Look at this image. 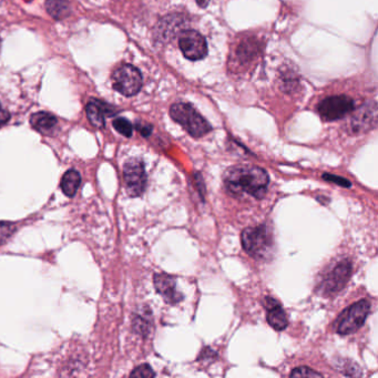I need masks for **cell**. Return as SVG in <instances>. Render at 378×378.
Instances as JSON below:
<instances>
[{
	"mask_svg": "<svg viewBox=\"0 0 378 378\" xmlns=\"http://www.w3.org/2000/svg\"><path fill=\"white\" fill-rule=\"evenodd\" d=\"M45 11L51 17L57 21H61L71 15L70 4L67 0H47L45 1Z\"/></svg>",
	"mask_w": 378,
	"mask_h": 378,
	"instance_id": "9a60e30c",
	"label": "cell"
},
{
	"mask_svg": "<svg viewBox=\"0 0 378 378\" xmlns=\"http://www.w3.org/2000/svg\"><path fill=\"white\" fill-rule=\"evenodd\" d=\"M223 183L227 193L233 198L250 197L261 200L266 195L270 177L263 168L239 164L230 167L225 172Z\"/></svg>",
	"mask_w": 378,
	"mask_h": 378,
	"instance_id": "6da1fadb",
	"label": "cell"
},
{
	"mask_svg": "<svg viewBox=\"0 0 378 378\" xmlns=\"http://www.w3.org/2000/svg\"><path fill=\"white\" fill-rule=\"evenodd\" d=\"M353 265L350 260L340 261L324 276L318 285V291L324 296H333L345 288L352 276Z\"/></svg>",
	"mask_w": 378,
	"mask_h": 378,
	"instance_id": "5b68a950",
	"label": "cell"
},
{
	"mask_svg": "<svg viewBox=\"0 0 378 378\" xmlns=\"http://www.w3.org/2000/svg\"><path fill=\"white\" fill-rule=\"evenodd\" d=\"M376 124H377V109L375 102H373L358 109L353 114L348 124V131L350 134H365L375 128Z\"/></svg>",
	"mask_w": 378,
	"mask_h": 378,
	"instance_id": "30bf717a",
	"label": "cell"
},
{
	"mask_svg": "<svg viewBox=\"0 0 378 378\" xmlns=\"http://www.w3.org/2000/svg\"><path fill=\"white\" fill-rule=\"evenodd\" d=\"M81 177L77 170H69L61 179V190L67 197H73L80 187Z\"/></svg>",
	"mask_w": 378,
	"mask_h": 378,
	"instance_id": "2e32d148",
	"label": "cell"
},
{
	"mask_svg": "<svg viewBox=\"0 0 378 378\" xmlns=\"http://www.w3.org/2000/svg\"><path fill=\"white\" fill-rule=\"evenodd\" d=\"M322 178L325 180V181L330 182V183L336 184L338 187H352V183H350V180L345 179V178L343 177H340V176H336V174L324 173L323 174Z\"/></svg>",
	"mask_w": 378,
	"mask_h": 378,
	"instance_id": "7402d4cb",
	"label": "cell"
},
{
	"mask_svg": "<svg viewBox=\"0 0 378 378\" xmlns=\"http://www.w3.org/2000/svg\"><path fill=\"white\" fill-rule=\"evenodd\" d=\"M290 376L291 377H323L322 374L314 371L312 368L306 367V366L294 368Z\"/></svg>",
	"mask_w": 378,
	"mask_h": 378,
	"instance_id": "ffe728a7",
	"label": "cell"
},
{
	"mask_svg": "<svg viewBox=\"0 0 378 378\" xmlns=\"http://www.w3.org/2000/svg\"><path fill=\"white\" fill-rule=\"evenodd\" d=\"M179 45L184 57L189 60H201L207 55V40L195 31H184L180 36Z\"/></svg>",
	"mask_w": 378,
	"mask_h": 378,
	"instance_id": "9c48e42d",
	"label": "cell"
},
{
	"mask_svg": "<svg viewBox=\"0 0 378 378\" xmlns=\"http://www.w3.org/2000/svg\"><path fill=\"white\" fill-rule=\"evenodd\" d=\"M151 314L149 315H136L134 320V328L141 335H149L151 328Z\"/></svg>",
	"mask_w": 378,
	"mask_h": 378,
	"instance_id": "ac0fdd59",
	"label": "cell"
},
{
	"mask_svg": "<svg viewBox=\"0 0 378 378\" xmlns=\"http://www.w3.org/2000/svg\"><path fill=\"white\" fill-rule=\"evenodd\" d=\"M114 128L119 134L126 136V138H130L132 136V132H134L131 122L124 118H117L114 122Z\"/></svg>",
	"mask_w": 378,
	"mask_h": 378,
	"instance_id": "d6986e66",
	"label": "cell"
},
{
	"mask_svg": "<svg viewBox=\"0 0 378 378\" xmlns=\"http://www.w3.org/2000/svg\"><path fill=\"white\" fill-rule=\"evenodd\" d=\"M86 112L89 122L92 126H96V128H104V118L114 116L117 114V110L114 107L109 106L106 102L97 100V99H91L87 104Z\"/></svg>",
	"mask_w": 378,
	"mask_h": 378,
	"instance_id": "4fadbf2b",
	"label": "cell"
},
{
	"mask_svg": "<svg viewBox=\"0 0 378 378\" xmlns=\"http://www.w3.org/2000/svg\"><path fill=\"white\" fill-rule=\"evenodd\" d=\"M15 227L11 223L0 222V245L7 241L13 235Z\"/></svg>",
	"mask_w": 378,
	"mask_h": 378,
	"instance_id": "603a6c76",
	"label": "cell"
},
{
	"mask_svg": "<svg viewBox=\"0 0 378 378\" xmlns=\"http://www.w3.org/2000/svg\"><path fill=\"white\" fill-rule=\"evenodd\" d=\"M170 114L174 122L193 138H201L212 130L209 122L190 104L178 102L173 104L170 109Z\"/></svg>",
	"mask_w": 378,
	"mask_h": 378,
	"instance_id": "3957f363",
	"label": "cell"
},
{
	"mask_svg": "<svg viewBox=\"0 0 378 378\" xmlns=\"http://www.w3.org/2000/svg\"><path fill=\"white\" fill-rule=\"evenodd\" d=\"M181 27V21L177 19L176 16L172 17L164 18L163 21L160 23V25L156 27V33L159 38L166 39L170 38V36H173L177 33Z\"/></svg>",
	"mask_w": 378,
	"mask_h": 378,
	"instance_id": "e0dca14e",
	"label": "cell"
},
{
	"mask_svg": "<svg viewBox=\"0 0 378 378\" xmlns=\"http://www.w3.org/2000/svg\"><path fill=\"white\" fill-rule=\"evenodd\" d=\"M130 376L136 378H152L156 377V373H154L151 366L148 365V364H142V365L134 368Z\"/></svg>",
	"mask_w": 378,
	"mask_h": 378,
	"instance_id": "44dd1931",
	"label": "cell"
},
{
	"mask_svg": "<svg viewBox=\"0 0 378 378\" xmlns=\"http://www.w3.org/2000/svg\"><path fill=\"white\" fill-rule=\"evenodd\" d=\"M154 288L170 306H177L183 301V294L177 288V280L166 273H156L153 276Z\"/></svg>",
	"mask_w": 378,
	"mask_h": 378,
	"instance_id": "8fae6325",
	"label": "cell"
},
{
	"mask_svg": "<svg viewBox=\"0 0 378 378\" xmlns=\"http://www.w3.org/2000/svg\"><path fill=\"white\" fill-rule=\"evenodd\" d=\"M197 3L200 7L205 8L207 5H209L210 0H197Z\"/></svg>",
	"mask_w": 378,
	"mask_h": 378,
	"instance_id": "4316f807",
	"label": "cell"
},
{
	"mask_svg": "<svg viewBox=\"0 0 378 378\" xmlns=\"http://www.w3.org/2000/svg\"><path fill=\"white\" fill-rule=\"evenodd\" d=\"M141 72L131 65H122L112 73V86L122 96L132 97L142 88Z\"/></svg>",
	"mask_w": 378,
	"mask_h": 378,
	"instance_id": "8992f818",
	"label": "cell"
},
{
	"mask_svg": "<svg viewBox=\"0 0 378 378\" xmlns=\"http://www.w3.org/2000/svg\"><path fill=\"white\" fill-rule=\"evenodd\" d=\"M9 119H11V114L0 104V126H3L6 122H8Z\"/></svg>",
	"mask_w": 378,
	"mask_h": 378,
	"instance_id": "484cf974",
	"label": "cell"
},
{
	"mask_svg": "<svg viewBox=\"0 0 378 378\" xmlns=\"http://www.w3.org/2000/svg\"><path fill=\"white\" fill-rule=\"evenodd\" d=\"M0 49H1V40H0Z\"/></svg>",
	"mask_w": 378,
	"mask_h": 378,
	"instance_id": "83f0119b",
	"label": "cell"
},
{
	"mask_svg": "<svg viewBox=\"0 0 378 378\" xmlns=\"http://www.w3.org/2000/svg\"><path fill=\"white\" fill-rule=\"evenodd\" d=\"M371 306L369 301L361 300L340 313V315L334 323V328L338 334L350 335L357 332L367 320V316L371 312Z\"/></svg>",
	"mask_w": 378,
	"mask_h": 378,
	"instance_id": "277c9868",
	"label": "cell"
},
{
	"mask_svg": "<svg viewBox=\"0 0 378 378\" xmlns=\"http://www.w3.org/2000/svg\"><path fill=\"white\" fill-rule=\"evenodd\" d=\"M241 242L245 252L254 260L269 261L274 252V241L270 227L265 225L247 227L241 235Z\"/></svg>",
	"mask_w": 378,
	"mask_h": 378,
	"instance_id": "7a4b0ae2",
	"label": "cell"
},
{
	"mask_svg": "<svg viewBox=\"0 0 378 378\" xmlns=\"http://www.w3.org/2000/svg\"><path fill=\"white\" fill-rule=\"evenodd\" d=\"M263 306L266 310L267 323L273 330L281 332V330H284L285 328H288V316L278 301L266 296L263 301Z\"/></svg>",
	"mask_w": 378,
	"mask_h": 378,
	"instance_id": "7c38bea8",
	"label": "cell"
},
{
	"mask_svg": "<svg viewBox=\"0 0 378 378\" xmlns=\"http://www.w3.org/2000/svg\"><path fill=\"white\" fill-rule=\"evenodd\" d=\"M193 181H195V188H197L198 193H199L202 202H205V191H207V190H205V181H203V178H202L201 174H195V177H193Z\"/></svg>",
	"mask_w": 378,
	"mask_h": 378,
	"instance_id": "cb8c5ba5",
	"label": "cell"
},
{
	"mask_svg": "<svg viewBox=\"0 0 378 378\" xmlns=\"http://www.w3.org/2000/svg\"><path fill=\"white\" fill-rule=\"evenodd\" d=\"M354 102L346 96L328 97L318 104V114L325 122H335L353 112Z\"/></svg>",
	"mask_w": 378,
	"mask_h": 378,
	"instance_id": "ba28073f",
	"label": "cell"
},
{
	"mask_svg": "<svg viewBox=\"0 0 378 378\" xmlns=\"http://www.w3.org/2000/svg\"><path fill=\"white\" fill-rule=\"evenodd\" d=\"M31 124L37 131L43 134H50L55 131V129L58 126V120L53 114L43 112L33 114Z\"/></svg>",
	"mask_w": 378,
	"mask_h": 378,
	"instance_id": "5bb4252c",
	"label": "cell"
},
{
	"mask_svg": "<svg viewBox=\"0 0 378 378\" xmlns=\"http://www.w3.org/2000/svg\"><path fill=\"white\" fill-rule=\"evenodd\" d=\"M124 183L126 192L132 198L144 195L146 188V173L144 162L140 159H130L124 168Z\"/></svg>",
	"mask_w": 378,
	"mask_h": 378,
	"instance_id": "52a82bcc",
	"label": "cell"
},
{
	"mask_svg": "<svg viewBox=\"0 0 378 378\" xmlns=\"http://www.w3.org/2000/svg\"><path fill=\"white\" fill-rule=\"evenodd\" d=\"M136 130L141 134V136H146V138L151 136L152 130H153L151 124H142V122H138V124H136Z\"/></svg>",
	"mask_w": 378,
	"mask_h": 378,
	"instance_id": "d4e9b609",
	"label": "cell"
}]
</instances>
